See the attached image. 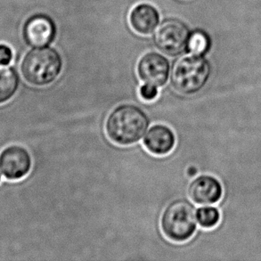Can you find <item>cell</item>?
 <instances>
[{
    "mask_svg": "<svg viewBox=\"0 0 261 261\" xmlns=\"http://www.w3.org/2000/svg\"><path fill=\"white\" fill-rule=\"evenodd\" d=\"M138 77L146 84L161 88L166 85L170 77L169 61L158 53H148L143 56L138 64Z\"/></svg>",
    "mask_w": 261,
    "mask_h": 261,
    "instance_id": "obj_7",
    "label": "cell"
},
{
    "mask_svg": "<svg viewBox=\"0 0 261 261\" xmlns=\"http://www.w3.org/2000/svg\"><path fill=\"white\" fill-rule=\"evenodd\" d=\"M196 172H197V170L195 169V168H194V167H191V168H189L188 169V170H187V173H188V175L190 176H193L196 174Z\"/></svg>",
    "mask_w": 261,
    "mask_h": 261,
    "instance_id": "obj_17",
    "label": "cell"
},
{
    "mask_svg": "<svg viewBox=\"0 0 261 261\" xmlns=\"http://www.w3.org/2000/svg\"><path fill=\"white\" fill-rule=\"evenodd\" d=\"M143 144L152 155H168L176 145V136L166 125L156 124L145 133Z\"/></svg>",
    "mask_w": 261,
    "mask_h": 261,
    "instance_id": "obj_9",
    "label": "cell"
},
{
    "mask_svg": "<svg viewBox=\"0 0 261 261\" xmlns=\"http://www.w3.org/2000/svg\"><path fill=\"white\" fill-rule=\"evenodd\" d=\"M150 126V119L145 111L132 103L117 106L106 121V132L111 141L127 146L140 141Z\"/></svg>",
    "mask_w": 261,
    "mask_h": 261,
    "instance_id": "obj_1",
    "label": "cell"
},
{
    "mask_svg": "<svg viewBox=\"0 0 261 261\" xmlns=\"http://www.w3.org/2000/svg\"><path fill=\"white\" fill-rule=\"evenodd\" d=\"M32 167V155L21 145H9L0 153V171L8 180L23 178L30 173Z\"/></svg>",
    "mask_w": 261,
    "mask_h": 261,
    "instance_id": "obj_6",
    "label": "cell"
},
{
    "mask_svg": "<svg viewBox=\"0 0 261 261\" xmlns=\"http://www.w3.org/2000/svg\"><path fill=\"white\" fill-rule=\"evenodd\" d=\"M63 68L60 55L50 47L31 50L21 62L22 77L29 84L45 87L59 77Z\"/></svg>",
    "mask_w": 261,
    "mask_h": 261,
    "instance_id": "obj_2",
    "label": "cell"
},
{
    "mask_svg": "<svg viewBox=\"0 0 261 261\" xmlns=\"http://www.w3.org/2000/svg\"><path fill=\"white\" fill-rule=\"evenodd\" d=\"M223 188L219 180L208 175L195 177L188 187V195L194 203L215 204L222 198Z\"/></svg>",
    "mask_w": 261,
    "mask_h": 261,
    "instance_id": "obj_8",
    "label": "cell"
},
{
    "mask_svg": "<svg viewBox=\"0 0 261 261\" xmlns=\"http://www.w3.org/2000/svg\"><path fill=\"white\" fill-rule=\"evenodd\" d=\"M190 34L187 26L176 20L164 21L156 32L158 48L169 56H177L186 49Z\"/></svg>",
    "mask_w": 261,
    "mask_h": 261,
    "instance_id": "obj_5",
    "label": "cell"
},
{
    "mask_svg": "<svg viewBox=\"0 0 261 261\" xmlns=\"http://www.w3.org/2000/svg\"><path fill=\"white\" fill-rule=\"evenodd\" d=\"M1 172V171H0ZM0 180H1V174H0Z\"/></svg>",
    "mask_w": 261,
    "mask_h": 261,
    "instance_id": "obj_18",
    "label": "cell"
},
{
    "mask_svg": "<svg viewBox=\"0 0 261 261\" xmlns=\"http://www.w3.org/2000/svg\"><path fill=\"white\" fill-rule=\"evenodd\" d=\"M55 33L56 28L53 21L44 15L31 18L25 25V39L30 45L36 47H43L49 44Z\"/></svg>",
    "mask_w": 261,
    "mask_h": 261,
    "instance_id": "obj_10",
    "label": "cell"
},
{
    "mask_svg": "<svg viewBox=\"0 0 261 261\" xmlns=\"http://www.w3.org/2000/svg\"><path fill=\"white\" fill-rule=\"evenodd\" d=\"M139 95L146 102H151L157 98V96L159 95V90L156 86L145 83L139 88Z\"/></svg>",
    "mask_w": 261,
    "mask_h": 261,
    "instance_id": "obj_15",
    "label": "cell"
},
{
    "mask_svg": "<svg viewBox=\"0 0 261 261\" xmlns=\"http://www.w3.org/2000/svg\"><path fill=\"white\" fill-rule=\"evenodd\" d=\"M129 22L135 32L141 35H149L159 23V14L152 6L141 4L131 11Z\"/></svg>",
    "mask_w": 261,
    "mask_h": 261,
    "instance_id": "obj_11",
    "label": "cell"
},
{
    "mask_svg": "<svg viewBox=\"0 0 261 261\" xmlns=\"http://www.w3.org/2000/svg\"><path fill=\"white\" fill-rule=\"evenodd\" d=\"M20 85L17 72L12 68L0 65V105L13 98Z\"/></svg>",
    "mask_w": 261,
    "mask_h": 261,
    "instance_id": "obj_12",
    "label": "cell"
},
{
    "mask_svg": "<svg viewBox=\"0 0 261 261\" xmlns=\"http://www.w3.org/2000/svg\"><path fill=\"white\" fill-rule=\"evenodd\" d=\"M13 59V52L9 46L0 44V65L6 66Z\"/></svg>",
    "mask_w": 261,
    "mask_h": 261,
    "instance_id": "obj_16",
    "label": "cell"
},
{
    "mask_svg": "<svg viewBox=\"0 0 261 261\" xmlns=\"http://www.w3.org/2000/svg\"><path fill=\"white\" fill-rule=\"evenodd\" d=\"M210 46V40L204 32H195L189 37L187 47L191 53L201 56L206 53Z\"/></svg>",
    "mask_w": 261,
    "mask_h": 261,
    "instance_id": "obj_14",
    "label": "cell"
},
{
    "mask_svg": "<svg viewBox=\"0 0 261 261\" xmlns=\"http://www.w3.org/2000/svg\"><path fill=\"white\" fill-rule=\"evenodd\" d=\"M196 212L194 205L186 199L171 201L161 218L163 234L175 243H185L191 239L197 229Z\"/></svg>",
    "mask_w": 261,
    "mask_h": 261,
    "instance_id": "obj_3",
    "label": "cell"
},
{
    "mask_svg": "<svg viewBox=\"0 0 261 261\" xmlns=\"http://www.w3.org/2000/svg\"><path fill=\"white\" fill-rule=\"evenodd\" d=\"M196 217L199 225L205 229H212L218 226L220 221V213L218 208L206 206L198 208Z\"/></svg>",
    "mask_w": 261,
    "mask_h": 261,
    "instance_id": "obj_13",
    "label": "cell"
},
{
    "mask_svg": "<svg viewBox=\"0 0 261 261\" xmlns=\"http://www.w3.org/2000/svg\"><path fill=\"white\" fill-rule=\"evenodd\" d=\"M211 71L208 61L201 56L182 57L174 64L171 85L181 95L197 94L207 84Z\"/></svg>",
    "mask_w": 261,
    "mask_h": 261,
    "instance_id": "obj_4",
    "label": "cell"
}]
</instances>
